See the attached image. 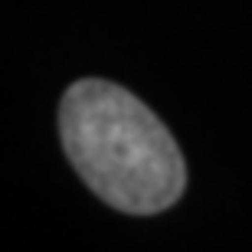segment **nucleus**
Masks as SVG:
<instances>
[{
    "instance_id": "1",
    "label": "nucleus",
    "mask_w": 252,
    "mask_h": 252,
    "mask_svg": "<svg viewBox=\"0 0 252 252\" xmlns=\"http://www.w3.org/2000/svg\"><path fill=\"white\" fill-rule=\"evenodd\" d=\"M59 141L85 187L122 213H164L187 190V164L170 128L108 79H79L65 89Z\"/></svg>"
}]
</instances>
